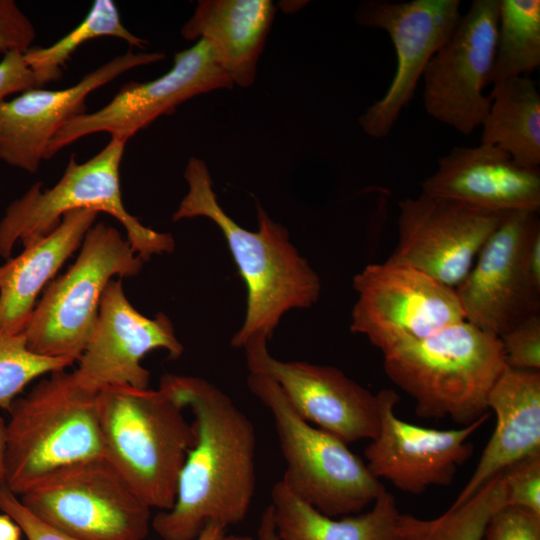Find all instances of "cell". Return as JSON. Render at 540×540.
Returning <instances> with one entry per match:
<instances>
[{
	"label": "cell",
	"instance_id": "24",
	"mask_svg": "<svg viewBox=\"0 0 540 540\" xmlns=\"http://www.w3.org/2000/svg\"><path fill=\"white\" fill-rule=\"evenodd\" d=\"M99 212L78 209L66 213L47 236L0 266V328L24 333L36 298L64 262L81 246Z\"/></svg>",
	"mask_w": 540,
	"mask_h": 540
},
{
	"label": "cell",
	"instance_id": "29",
	"mask_svg": "<svg viewBox=\"0 0 540 540\" xmlns=\"http://www.w3.org/2000/svg\"><path fill=\"white\" fill-rule=\"evenodd\" d=\"M73 364L69 359L36 354L28 348L24 333L11 334L0 328V408L8 412L31 381Z\"/></svg>",
	"mask_w": 540,
	"mask_h": 540
},
{
	"label": "cell",
	"instance_id": "35",
	"mask_svg": "<svg viewBox=\"0 0 540 540\" xmlns=\"http://www.w3.org/2000/svg\"><path fill=\"white\" fill-rule=\"evenodd\" d=\"M37 88L23 52L13 51L0 60V104L13 94Z\"/></svg>",
	"mask_w": 540,
	"mask_h": 540
},
{
	"label": "cell",
	"instance_id": "28",
	"mask_svg": "<svg viewBox=\"0 0 540 540\" xmlns=\"http://www.w3.org/2000/svg\"><path fill=\"white\" fill-rule=\"evenodd\" d=\"M505 506L506 487L500 472L465 503L426 520L423 540H483L489 520Z\"/></svg>",
	"mask_w": 540,
	"mask_h": 540
},
{
	"label": "cell",
	"instance_id": "22",
	"mask_svg": "<svg viewBox=\"0 0 540 540\" xmlns=\"http://www.w3.org/2000/svg\"><path fill=\"white\" fill-rule=\"evenodd\" d=\"M273 521L280 540H422L424 520L400 513L387 490L372 509L341 519L326 516L294 494L282 480L271 490Z\"/></svg>",
	"mask_w": 540,
	"mask_h": 540
},
{
	"label": "cell",
	"instance_id": "40",
	"mask_svg": "<svg viewBox=\"0 0 540 540\" xmlns=\"http://www.w3.org/2000/svg\"><path fill=\"white\" fill-rule=\"evenodd\" d=\"M222 540H253L250 536L244 535H225Z\"/></svg>",
	"mask_w": 540,
	"mask_h": 540
},
{
	"label": "cell",
	"instance_id": "11",
	"mask_svg": "<svg viewBox=\"0 0 540 540\" xmlns=\"http://www.w3.org/2000/svg\"><path fill=\"white\" fill-rule=\"evenodd\" d=\"M538 213L507 212L454 289L464 319L498 337L540 313V274L529 261L531 240L540 230Z\"/></svg>",
	"mask_w": 540,
	"mask_h": 540
},
{
	"label": "cell",
	"instance_id": "26",
	"mask_svg": "<svg viewBox=\"0 0 540 540\" xmlns=\"http://www.w3.org/2000/svg\"><path fill=\"white\" fill-rule=\"evenodd\" d=\"M99 37L119 38L141 49L147 44V41L134 35L123 25L113 1L96 0L86 17L58 41L47 47H31L23 53L37 88L59 80L73 53L83 43Z\"/></svg>",
	"mask_w": 540,
	"mask_h": 540
},
{
	"label": "cell",
	"instance_id": "10",
	"mask_svg": "<svg viewBox=\"0 0 540 540\" xmlns=\"http://www.w3.org/2000/svg\"><path fill=\"white\" fill-rule=\"evenodd\" d=\"M352 287L357 300L350 330L382 353L465 320L453 288L407 266L369 264Z\"/></svg>",
	"mask_w": 540,
	"mask_h": 540
},
{
	"label": "cell",
	"instance_id": "30",
	"mask_svg": "<svg viewBox=\"0 0 540 540\" xmlns=\"http://www.w3.org/2000/svg\"><path fill=\"white\" fill-rule=\"evenodd\" d=\"M499 338L507 367L540 370V313L525 318Z\"/></svg>",
	"mask_w": 540,
	"mask_h": 540
},
{
	"label": "cell",
	"instance_id": "16",
	"mask_svg": "<svg viewBox=\"0 0 540 540\" xmlns=\"http://www.w3.org/2000/svg\"><path fill=\"white\" fill-rule=\"evenodd\" d=\"M267 341L257 335L243 346L248 369L273 380L302 419L347 445L377 436L376 395L336 367L276 359L269 353Z\"/></svg>",
	"mask_w": 540,
	"mask_h": 540
},
{
	"label": "cell",
	"instance_id": "6",
	"mask_svg": "<svg viewBox=\"0 0 540 540\" xmlns=\"http://www.w3.org/2000/svg\"><path fill=\"white\" fill-rule=\"evenodd\" d=\"M125 144L111 137L100 152L82 163L72 154L53 187L43 191L42 183L37 182L14 200L0 221V256L8 259L18 241L25 248L44 238L66 213L78 209L105 212L117 219L132 249L144 262L155 254L173 252L171 234L144 226L124 206L119 170Z\"/></svg>",
	"mask_w": 540,
	"mask_h": 540
},
{
	"label": "cell",
	"instance_id": "34",
	"mask_svg": "<svg viewBox=\"0 0 540 540\" xmlns=\"http://www.w3.org/2000/svg\"><path fill=\"white\" fill-rule=\"evenodd\" d=\"M0 511L20 526L27 540H78L34 516L5 485L0 486Z\"/></svg>",
	"mask_w": 540,
	"mask_h": 540
},
{
	"label": "cell",
	"instance_id": "17",
	"mask_svg": "<svg viewBox=\"0 0 540 540\" xmlns=\"http://www.w3.org/2000/svg\"><path fill=\"white\" fill-rule=\"evenodd\" d=\"M165 349L178 359L184 347L164 313L148 318L127 299L121 278L110 280L99 305L88 344L73 371L78 383L98 393L107 386L129 385L146 389L150 372L141 364L147 353Z\"/></svg>",
	"mask_w": 540,
	"mask_h": 540
},
{
	"label": "cell",
	"instance_id": "5",
	"mask_svg": "<svg viewBox=\"0 0 540 540\" xmlns=\"http://www.w3.org/2000/svg\"><path fill=\"white\" fill-rule=\"evenodd\" d=\"M8 413L5 486L18 496L58 469L105 456L97 393L74 372L50 373Z\"/></svg>",
	"mask_w": 540,
	"mask_h": 540
},
{
	"label": "cell",
	"instance_id": "12",
	"mask_svg": "<svg viewBox=\"0 0 540 540\" xmlns=\"http://www.w3.org/2000/svg\"><path fill=\"white\" fill-rule=\"evenodd\" d=\"M500 0H474L422 75L428 115L463 135L481 126L490 107L489 84Z\"/></svg>",
	"mask_w": 540,
	"mask_h": 540
},
{
	"label": "cell",
	"instance_id": "1",
	"mask_svg": "<svg viewBox=\"0 0 540 540\" xmlns=\"http://www.w3.org/2000/svg\"><path fill=\"white\" fill-rule=\"evenodd\" d=\"M194 414L196 442L181 469L176 500L151 527L162 540H196L209 522L224 528L248 514L256 489L255 427L221 389L194 376L163 374Z\"/></svg>",
	"mask_w": 540,
	"mask_h": 540
},
{
	"label": "cell",
	"instance_id": "20",
	"mask_svg": "<svg viewBox=\"0 0 540 540\" xmlns=\"http://www.w3.org/2000/svg\"><path fill=\"white\" fill-rule=\"evenodd\" d=\"M422 192L492 212H539L540 169L518 165L496 146H455L422 182Z\"/></svg>",
	"mask_w": 540,
	"mask_h": 540
},
{
	"label": "cell",
	"instance_id": "23",
	"mask_svg": "<svg viewBox=\"0 0 540 540\" xmlns=\"http://www.w3.org/2000/svg\"><path fill=\"white\" fill-rule=\"evenodd\" d=\"M274 15L269 0H200L181 35L207 41L232 83L249 87Z\"/></svg>",
	"mask_w": 540,
	"mask_h": 540
},
{
	"label": "cell",
	"instance_id": "4",
	"mask_svg": "<svg viewBox=\"0 0 540 540\" xmlns=\"http://www.w3.org/2000/svg\"><path fill=\"white\" fill-rule=\"evenodd\" d=\"M383 354L388 378L421 418L467 426L485 416L489 392L507 367L500 338L466 320Z\"/></svg>",
	"mask_w": 540,
	"mask_h": 540
},
{
	"label": "cell",
	"instance_id": "32",
	"mask_svg": "<svg viewBox=\"0 0 540 540\" xmlns=\"http://www.w3.org/2000/svg\"><path fill=\"white\" fill-rule=\"evenodd\" d=\"M483 540H540V515L521 507L505 506L489 520Z\"/></svg>",
	"mask_w": 540,
	"mask_h": 540
},
{
	"label": "cell",
	"instance_id": "14",
	"mask_svg": "<svg viewBox=\"0 0 540 540\" xmlns=\"http://www.w3.org/2000/svg\"><path fill=\"white\" fill-rule=\"evenodd\" d=\"M398 207V241L386 262L416 269L453 289L506 214L423 192Z\"/></svg>",
	"mask_w": 540,
	"mask_h": 540
},
{
	"label": "cell",
	"instance_id": "7",
	"mask_svg": "<svg viewBox=\"0 0 540 540\" xmlns=\"http://www.w3.org/2000/svg\"><path fill=\"white\" fill-rule=\"evenodd\" d=\"M247 386L269 410L286 463L282 482L329 517L374 503L386 489L346 443L302 419L270 378L250 373Z\"/></svg>",
	"mask_w": 540,
	"mask_h": 540
},
{
	"label": "cell",
	"instance_id": "3",
	"mask_svg": "<svg viewBox=\"0 0 540 540\" xmlns=\"http://www.w3.org/2000/svg\"><path fill=\"white\" fill-rule=\"evenodd\" d=\"M184 408L162 381L155 390L114 385L97 393L105 457L151 509L173 507L181 469L196 442Z\"/></svg>",
	"mask_w": 540,
	"mask_h": 540
},
{
	"label": "cell",
	"instance_id": "33",
	"mask_svg": "<svg viewBox=\"0 0 540 540\" xmlns=\"http://www.w3.org/2000/svg\"><path fill=\"white\" fill-rule=\"evenodd\" d=\"M36 30L14 0H0V53L26 52L32 47Z\"/></svg>",
	"mask_w": 540,
	"mask_h": 540
},
{
	"label": "cell",
	"instance_id": "36",
	"mask_svg": "<svg viewBox=\"0 0 540 540\" xmlns=\"http://www.w3.org/2000/svg\"><path fill=\"white\" fill-rule=\"evenodd\" d=\"M257 540H280L275 529L270 504L266 507L261 515L257 530Z\"/></svg>",
	"mask_w": 540,
	"mask_h": 540
},
{
	"label": "cell",
	"instance_id": "8",
	"mask_svg": "<svg viewBox=\"0 0 540 540\" xmlns=\"http://www.w3.org/2000/svg\"><path fill=\"white\" fill-rule=\"evenodd\" d=\"M144 261L113 226H92L76 262L43 290L24 330L36 354L78 361L93 332L102 294L112 277H134Z\"/></svg>",
	"mask_w": 540,
	"mask_h": 540
},
{
	"label": "cell",
	"instance_id": "37",
	"mask_svg": "<svg viewBox=\"0 0 540 540\" xmlns=\"http://www.w3.org/2000/svg\"><path fill=\"white\" fill-rule=\"evenodd\" d=\"M20 526L7 514H0V540H21Z\"/></svg>",
	"mask_w": 540,
	"mask_h": 540
},
{
	"label": "cell",
	"instance_id": "25",
	"mask_svg": "<svg viewBox=\"0 0 540 540\" xmlns=\"http://www.w3.org/2000/svg\"><path fill=\"white\" fill-rule=\"evenodd\" d=\"M491 103L481 124V143L506 152L527 168L540 166V93L528 76L493 84Z\"/></svg>",
	"mask_w": 540,
	"mask_h": 540
},
{
	"label": "cell",
	"instance_id": "31",
	"mask_svg": "<svg viewBox=\"0 0 540 540\" xmlns=\"http://www.w3.org/2000/svg\"><path fill=\"white\" fill-rule=\"evenodd\" d=\"M507 506L540 515V454L521 459L502 471Z\"/></svg>",
	"mask_w": 540,
	"mask_h": 540
},
{
	"label": "cell",
	"instance_id": "21",
	"mask_svg": "<svg viewBox=\"0 0 540 540\" xmlns=\"http://www.w3.org/2000/svg\"><path fill=\"white\" fill-rule=\"evenodd\" d=\"M487 407L496 416L494 432L452 507L465 503L509 465L540 454V371L506 367L489 392Z\"/></svg>",
	"mask_w": 540,
	"mask_h": 540
},
{
	"label": "cell",
	"instance_id": "15",
	"mask_svg": "<svg viewBox=\"0 0 540 540\" xmlns=\"http://www.w3.org/2000/svg\"><path fill=\"white\" fill-rule=\"evenodd\" d=\"M233 86L210 44L200 39L190 48L177 52L172 67L162 76L147 82H128L102 108L66 123L49 142L45 159L94 133H109L127 142L158 117L172 114L179 104Z\"/></svg>",
	"mask_w": 540,
	"mask_h": 540
},
{
	"label": "cell",
	"instance_id": "9",
	"mask_svg": "<svg viewBox=\"0 0 540 540\" xmlns=\"http://www.w3.org/2000/svg\"><path fill=\"white\" fill-rule=\"evenodd\" d=\"M38 519L78 540H144L151 508L103 457L42 478L19 496Z\"/></svg>",
	"mask_w": 540,
	"mask_h": 540
},
{
	"label": "cell",
	"instance_id": "39",
	"mask_svg": "<svg viewBox=\"0 0 540 540\" xmlns=\"http://www.w3.org/2000/svg\"><path fill=\"white\" fill-rule=\"evenodd\" d=\"M6 421L0 416V486L5 485Z\"/></svg>",
	"mask_w": 540,
	"mask_h": 540
},
{
	"label": "cell",
	"instance_id": "2",
	"mask_svg": "<svg viewBox=\"0 0 540 540\" xmlns=\"http://www.w3.org/2000/svg\"><path fill=\"white\" fill-rule=\"evenodd\" d=\"M188 191L172 220L205 217L222 232L246 286V313L231 339L243 348L257 335L271 338L282 316L292 309L313 306L321 280L289 240L287 229L257 204L258 229L241 227L220 206L206 163L191 157L184 171Z\"/></svg>",
	"mask_w": 540,
	"mask_h": 540
},
{
	"label": "cell",
	"instance_id": "38",
	"mask_svg": "<svg viewBox=\"0 0 540 540\" xmlns=\"http://www.w3.org/2000/svg\"><path fill=\"white\" fill-rule=\"evenodd\" d=\"M225 529L226 528L217 523L209 522L196 540H222L225 536Z\"/></svg>",
	"mask_w": 540,
	"mask_h": 540
},
{
	"label": "cell",
	"instance_id": "19",
	"mask_svg": "<svg viewBox=\"0 0 540 540\" xmlns=\"http://www.w3.org/2000/svg\"><path fill=\"white\" fill-rule=\"evenodd\" d=\"M161 52L128 51L85 74L74 85L47 90L31 88L0 104V160L35 173L55 134L86 113L89 94L135 67L161 61Z\"/></svg>",
	"mask_w": 540,
	"mask_h": 540
},
{
	"label": "cell",
	"instance_id": "27",
	"mask_svg": "<svg viewBox=\"0 0 540 540\" xmlns=\"http://www.w3.org/2000/svg\"><path fill=\"white\" fill-rule=\"evenodd\" d=\"M540 65V1L500 0L489 84L526 76Z\"/></svg>",
	"mask_w": 540,
	"mask_h": 540
},
{
	"label": "cell",
	"instance_id": "18",
	"mask_svg": "<svg viewBox=\"0 0 540 540\" xmlns=\"http://www.w3.org/2000/svg\"><path fill=\"white\" fill-rule=\"evenodd\" d=\"M380 428L364 450L367 467L377 479L419 495L431 486L451 484L459 466L473 453L469 437L489 414L459 429L436 430L399 419V395L392 389L377 394Z\"/></svg>",
	"mask_w": 540,
	"mask_h": 540
},
{
	"label": "cell",
	"instance_id": "13",
	"mask_svg": "<svg viewBox=\"0 0 540 540\" xmlns=\"http://www.w3.org/2000/svg\"><path fill=\"white\" fill-rule=\"evenodd\" d=\"M460 0H365L356 22L389 35L396 52L395 75L385 95L359 117L370 137L389 135L401 111L412 100L426 65L450 37L462 14Z\"/></svg>",
	"mask_w": 540,
	"mask_h": 540
}]
</instances>
